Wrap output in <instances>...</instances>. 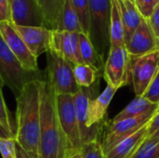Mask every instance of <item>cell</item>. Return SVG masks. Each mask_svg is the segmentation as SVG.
Masks as SVG:
<instances>
[{
  "label": "cell",
  "instance_id": "1",
  "mask_svg": "<svg viewBox=\"0 0 159 158\" xmlns=\"http://www.w3.org/2000/svg\"><path fill=\"white\" fill-rule=\"evenodd\" d=\"M40 80L25 84L16 97L15 140L32 158H39Z\"/></svg>",
  "mask_w": 159,
  "mask_h": 158
},
{
  "label": "cell",
  "instance_id": "2",
  "mask_svg": "<svg viewBox=\"0 0 159 158\" xmlns=\"http://www.w3.org/2000/svg\"><path fill=\"white\" fill-rule=\"evenodd\" d=\"M38 156L39 158H67L70 156L67 141L58 116L56 94L46 76L40 80Z\"/></svg>",
  "mask_w": 159,
  "mask_h": 158
},
{
  "label": "cell",
  "instance_id": "3",
  "mask_svg": "<svg viewBox=\"0 0 159 158\" xmlns=\"http://www.w3.org/2000/svg\"><path fill=\"white\" fill-rule=\"evenodd\" d=\"M89 37L103 62L107 60L110 48L111 0H89Z\"/></svg>",
  "mask_w": 159,
  "mask_h": 158
},
{
  "label": "cell",
  "instance_id": "4",
  "mask_svg": "<svg viewBox=\"0 0 159 158\" xmlns=\"http://www.w3.org/2000/svg\"><path fill=\"white\" fill-rule=\"evenodd\" d=\"M0 75L4 84L10 88L16 98L25 84L33 80L43 79L45 73L24 70L0 34Z\"/></svg>",
  "mask_w": 159,
  "mask_h": 158
},
{
  "label": "cell",
  "instance_id": "5",
  "mask_svg": "<svg viewBox=\"0 0 159 158\" xmlns=\"http://www.w3.org/2000/svg\"><path fill=\"white\" fill-rule=\"evenodd\" d=\"M45 76L56 95H75L80 90L74 74V64L52 50L47 52Z\"/></svg>",
  "mask_w": 159,
  "mask_h": 158
},
{
  "label": "cell",
  "instance_id": "6",
  "mask_svg": "<svg viewBox=\"0 0 159 158\" xmlns=\"http://www.w3.org/2000/svg\"><path fill=\"white\" fill-rule=\"evenodd\" d=\"M56 105L60 124L67 141L71 156L76 152H79L82 146L74 95H56Z\"/></svg>",
  "mask_w": 159,
  "mask_h": 158
},
{
  "label": "cell",
  "instance_id": "7",
  "mask_svg": "<svg viewBox=\"0 0 159 158\" xmlns=\"http://www.w3.org/2000/svg\"><path fill=\"white\" fill-rule=\"evenodd\" d=\"M159 68V49L142 56H129V72L136 97H142Z\"/></svg>",
  "mask_w": 159,
  "mask_h": 158
},
{
  "label": "cell",
  "instance_id": "8",
  "mask_svg": "<svg viewBox=\"0 0 159 158\" xmlns=\"http://www.w3.org/2000/svg\"><path fill=\"white\" fill-rule=\"evenodd\" d=\"M107 85L116 89L127 86L129 81V55L126 47H111L103 67Z\"/></svg>",
  "mask_w": 159,
  "mask_h": 158
},
{
  "label": "cell",
  "instance_id": "9",
  "mask_svg": "<svg viewBox=\"0 0 159 158\" xmlns=\"http://www.w3.org/2000/svg\"><path fill=\"white\" fill-rule=\"evenodd\" d=\"M157 108L140 116L127 118L119 121H111L110 125L107 127L106 133L102 142L104 153L108 152L117 143L141 129L153 118Z\"/></svg>",
  "mask_w": 159,
  "mask_h": 158
},
{
  "label": "cell",
  "instance_id": "10",
  "mask_svg": "<svg viewBox=\"0 0 159 158\" xmlns=\"http://www.w3.org/2000/svg\"><path fill=\"white\" fill-rule=\"evenodd\" d=\"M0 34L24 70L33 73L40 72L38 69L37 58L31 53L18 32L15 30L12 22L0 21Z\"/></svg>",
  "mask_w": 159,
  "mask_h": 158
},
{
  "label": "cell",
  "instance_id": "11",
  "mask_svg": "<svg viewBox=\"0 0 159 158\" xmlns=\"http://www.w3.org/2000/svg\"><path fill=\"white\" fill-rule=\"evenodd\" d=\"M79 34L66 31L51 32L49 49L56 52L74 65L84 63L80 54Z\"/></svg>",
  "mask_w": 159,
  "mask_h": 158
},
{
  "label": "cell",
  "instance_id": "12",
  "mask_svg": "<svg viewBox=\"0 0 159 158\" xmlns=\"http://www.w3.org/2000/svg\"><path fill=\"white\" fill-rule=\"evenodd\" d=\"M11 22L20 26H44L37 0H8Z\"/></svg>",
  "mask_w": 159,
  "mask_h": 158
},
{
  "label": "cell",
  "instance_id": "13",
  "mask_svg": "<svg viewBox=\"0 0 159 158\" xmlns=\"http://www.w3.org/2000/svg\"><path fill=\"white\" fill-rule=\"evenodd\" d=\"M13 25L31 53L35 58H38L41 54L47 53L49 50L51 30L44 26Z\"/></svg>",
  "mask_w": 159,
  "mask_h": 158
},
{
  "label": "cell",
  "instance_id": "14",
  "mask_svg": "<svg viewBox=\"0 0 159 158\" xmlns=\"http://www.w3.org/2000/svg\"><path fill=\"white\" fill-rule=\"evenodd\" d=\"M126 48L129 56H142L153 52L157 48V40L148 20L143 18L137 30L133 33Z\"/></svg>",
  "mask_w": 159,
  "mask_h": 158
},
{
  "label": "cell",
  "instance_id": "15",
  "mask_svg": "<svg viewBox=\"0 0 159 158\" xmlns=\"http://www.w3.org/2000/svg\"><path fill=\"white\" fill-rule=\"evenodd\" d=\"M117 89L107 85L103 92L94 100H90L89 106V118H88V128L99 135L101 129V123L102 122L107 109L114 98Z\"/></svg>",
  "mask_w": 159,
  "mask_h": 158
},
{
  "label": "cell",
  "instance_id": "16",
  "mask_svg": "<svg viewBox=\"0 0 159 158\" xmlns=\"http://www.w3.org/2000/svg\"><path fill=\"white\" fill-rule=\"evenodd\" d=\"M90 88H80V90L74 95L75 97V107L77 116V121L79 125V132L81 138L82 145L98 140V135L92 132L88 128V118H89V106L90 102Z\"/></svg>",
  "mask_w": 159,
  "mask_h": 158
},
{
  "label": "cell",
  "instance_id": "17",
  "mask_svg": "<svg viewBox=\"0 0 159 158\" xmlns=\"http://www.w3.org/2000/svg\"><path fill=\"white\" fill-rule=\"evenodd\" d=\"M150 122V121H149ZM149 122L133 135L123 140L105 153V158H130L148 137Z\"/></svg>",
  "mask_w": 159,
  "mask_h": 158
},
{
  "label": "cell",
  "instance_id": "18",
  "mask_svg": "<svg viewBox=\"0 0 159 158\" xmlns=\"http://www.w3.org/2000/svg\"><path fill=\"white\" fill-rule=\"evenodd\" d=\"M123 27L125 33V44L129 42L133 33L139 27L141 20L143 19L139 10L137 9L134 1L132 0H117Z\"/></svg>",
  "mask_w": 159,
  "mask_h": 158
},
{
  "label": "cell",
  "instance_id": "19",
  "mask_svg": "<svg viewBox=\"0 0 159 158\" xmlns=\"http://www.w3.org/2000/svg\"><path fill=\"white\" fill-rule=\"evenodd\" d=\"M44 20V27L57 30L64 0H37Z\"/></svg>",
  "mask_w": 159,
  "mask_h": 158
},
{
  "label": "cell",
  "instance_id": "20",
  "mask_svg": "<svg viewBox=\"0 0 159 158\" xmlns=\"http://www.w3.org/2000/svg\"><path fill=\"white\" fill-rule=\"evenodd\" d=\"M159 106V104H155L145 98L136 97L132 102H130L121 112H119L112 121H119L127 118L140 116L142 115L147 114L151 111L156 110Z\"/></svg>",
  "mask_w": 159,
  "mask_h": 158
},
{
  "label": "cell",
  "instance_id": "21",
  "mask_svg": "<svg viewBox=\"0 0 159 158\" xmlns=\"http://www.w3.org/2000/svg\"><path fill=\"white\" fill-rule=\"evenodd\" d=\"M111 30H110V42L111 47H126L125 33L120 13V8L117 0H111Z\"/></svg>",
  "mask_w": 159,
  "mask_h": 158
},
{
  "label": "cell",
  "instance_id": "22",
  "mask_svg": "<svg viewBox=\"0 0 159 158\" xmlns=\"http://www.w3.org/2000/svg\"><path fill=\"white\" fill-rule=\"evenodd\" d=\"M79 47H80L81 58L85 64L92 66L98 71L103 69L104 67L103 61L97 53L89 35L84 33L79 34Z\"/></svg>",
  "mask_w": 159,
  "mask_h": 158
},
{
  "label": "cell",
  "instance_id": "23",
  "mask_svg": "<svg viewBox=\"0 0 159 158\" xmlns=\"http://www.w3.org/2000/svg\"><path fill=\"white\" fill-rule=\"evenodd\" d=\"M57 31L83 33L72 0H64Z\"/></svg>",
  "mask_w": 159,
  "mask_h": 158
},
{
  "label": "cell",
  "instance_id": "24",
  "mask_svg": "<svg viewBox=\"0 0 159 158\" xmlns=\"http://www.w3.org/2000/svg\"><path fill=\"white\" fill-rule=\"evenodd\" d=\"M100 71L85 63L74 65V74L77 85L80 88H90L98 78Z\"/></svg>",
  "mask_w": 159,
  "mask_h": 158
},
{
  "label": "cell",
  "instance_id": "25",
  "mask_svg": "<svg viewBox=\"0 0 159 158\" xmlns=\"http://www.w3.org/2000/svg\"><path fill=\"white\" fill-rule=\"evenodd\" d=\"M130 158H159V137L145 139Z\"/></svg>",
  "mask_w": 159,
  "mask_h": 158
},
{
  "label": "cell",
  "instance_id": "26",
  "mask_svg": "<svg viewBox=\"0 0 159 158\" xmlns=\"http://www.w3.org/2000/svg\"><path fill=\"white\" fill-rule=\"evenodd\" d=\"M84 34H89V0H72Z\"/></svg>",
  "mask_w": 159,
  "mask_h": 158
},
{
  "label": "cell",
  "instance_id": "27",
  "mask_svg": "<svg viewBox=\"0 0 159 158\" xmlns=\"http://www.w3.org/2000/svg\"><path fill=\"white\" fill-rule=\"evenodd\" d=\"M80 152L83 158H105V153L103 151L102 142L99 140L83 144L81 146Z\"/></svg>",
  "mask_w": 159,
  "mask_h": 158
},
{
  "label": "cell",
  "instance_id": "28",
  "mask_svg": "<svg viewBox=\"0 0 159 158\" xmlns=\"http://www.w3.org/2000/svg\"><path fill=\"white\" fill-rule=\"evenodd\" d=\"M2 88L3 87L0 86V123L9 131L15 134L14 129H13V123L11 120V116L9 114V111L6 105L3 93H2Z\"/></svg>",
  "mask_w": 159,
  "mask_h": 158
},
{
  "label": "cell",
  "instance_id": "29",
  "mask_svg": "<svg viewBox=\"0 0 159 158\" xmlns=\"http://www.w3.org/2000/svg\"><path fill=\"white\" fill-rule=\"evenodd\" d=\"M134 3L142 17L149 20L154 9L158 5L159 0H134Z\"/></svg>",
  "mask_w": 159,
  "mask_h": 158
},
{
  "label": "cell",
  "instance_id": "30",
  "mask_svg": "<svg viewBox=\"0 0 159 158\" xmlns=\"http://www.w3.org/2000/svg\"><path fill=\"white\" fill-rule=\"evenodd\" d=\"M143 97L155 104H159V68Z\"/></svg>",
  "mask_w": 159,
  "mask_h": 158
},
{
  "label": "cell",
  "instance_id": "31",
  "mask_svg": "<svg viewBox=\"0 0 159 158\" xmlns=\"http://www.w3.org/2000/svg\"><path fill=\"white\" fill-rule=\"evenodd\" d=\"M15 138L0 139V154L2 158H16Z\"/></svg>",
  "mask_w": 159,
  "mask_h": 158
},
{
  "label": "cell",
  "instance_id": "32",
  "mask_svg": "<svg viewBox=\"0 0 159 158\" xmlns=\"http://www.w3.org/2000/svg\"><path fill=\"white\" fill-rule=\"evenodd\" d=\"M152 30L155 34V36L157 40V42L159 41V3L158 5L156 7V8L154 9V12L152 14V16L149 18L148 20Z\"/></svg>",
  "mask_w": 159,
  "mask_h": 158
},
{
  "label": "cell",
  "instance_id": "33",
  "mask_svg": "<svg viewBox=\"0 0 159 158\" xmlns=\"http://www.w3.org/2000/svg\"><path fill=\"white\" fill-rule=\"evenodd\" d=\"M0 21L11 22V14L8 0H0Z\"/></svg>",
  "mask_w": 159,
  "mask_h": 158
},
{
  "label": "cell",
  "instance_id": "34",
  "mask_svg": "<svg viewBox=\"0 0 159 158\" xmlns=\"http://www.w3.org/2000/svg\"><path fill=\"white\" fill-rule=\"evenodd\" d=\"M159 129V106L153 116V118L149 122V128H148V137L152 136L154 133H156Z\"/></svg>",
  "mask_w": 159,
  "mask_h": 158
},
{
  "label": "cell",
  "instance_id": "35",
  "mask_svg": "<svg viewBox=\"0 0 159 158\" xmlns=\"http://www.w3.org/2000/svg\"><path fill=\"white\" fill-rule=\"evenodd\" d=\"M15 150H16V158H32L30 155L17 142H15Z\"/></svg>",
  "mask_w": 159,
  "mask_h": 158
},
{
  "label": "cell",
  "instance_id": "36",
  "mask_svg": "<svg viewBox=\"0 0 159 158\" xmlns=\"http://www.w3.org/2000/svg\"><path fill=\"white\" fill-rule=\"evenodd\" d=\"M15 138V134L7 129L1 123H0V139H12Z\"/></svg>",
  "mask_w": 159,
  "mask_h": 158
},
{
  "label": "cell",
  "instance_id": "37",
  "mask_svg": "<svg viewBox=\"0 0 159 158\" xmlns=\"http://www.w3.org/2000/svg\"><path fill=\"white\" fill-rule=\"evenodd\" d=\"M67 158H83V156H82L81 152L79 151V152H76V153L71 155L70 156H68Z\"/></svg>",
  "mask_w": 159,
  "mask_h": 158
},
{
  "label": "cell",
  "instance_id": "38",
  "mask_svg": "<svg viewBox=\"0 0 159 158\" xmlns=\"http://www.w3.org/2000/svg\"><path fill=\"white\" fill-rule=\"evenodd\" d=\"M157 137H159V129L156 132V133H154L152 136H150V137H147L146 139H150V138H157Z\"/></svg>",
  "mask_w": 159,
  "mask_h": 158
},
{
  "label": "cell",
  "instance_id": "39",
  "mask_svg": "<svg viewBox=\"0 0 159 158\" xmlns=\"http://www.w3.org/2000/svg\"><path fill=\"white\" fill-rule=\"evenodd\" d=\"M5 84H4V81H3V79H2V77H1V75H0V86H4Z\"/></svg>",
  "mask_w": 159,
  "mask_h": 158
},
{
  "label": "cell",
  "instance_id": "40",
  "mask_svg": "<svg viewBox=\"0 0 159 158\" xmlns=\"http://www.w3.org/2000/svg\"><path fill=\"white\" fill-rule=\"evenodd\" d=\"M157 48H158V49H159V41H158V42H157Z\"/></svg>",
  "mask_w": 159,
  "mask_h": 158
},
{
  "label": "cell",
  "instance_id": "41",
  "mask_svg": "<svg viewBox=\"0 0 159 158\" xmlns=\"http://www.w3.org/2000/svg\"><path fill=\"white\" fill-rule=\"evenodd\" d=\"M132 1H134V0H132Z\"/></svg>",
  "mask_w": 159,
  "mask_h": 158
}]
</instances>
